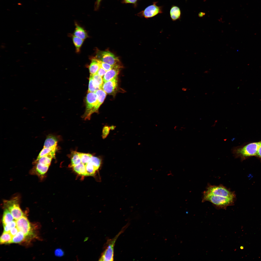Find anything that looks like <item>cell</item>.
<instances>
[{"label": "cell", "instance_id": "cell-1", "mask_svg": "<svg viewBox=\"0 0 261 261\" xmlns=\"http://www.w3.org/2000/svg\"><path fill=\"white\" fill-rule=\"evenodd\" d=\"M261 145V141L251 143L247 144L232 148V151L235 158H240L243 160L249 157L256 156L258 148Z\"/></svg>", "mask_w": 261, "mask_h": 261}, {"label": "cell", "instance_id": "cell-2", "mask_svg": "<svg viewBox=\"0 0 261 261\" xmlns=\"http://www.w3.org/2000/svg\"><path fill=\"white\" fill-rule=\"evenodd\" d=\"M235 199L219 195H211L203 193L202 202L208 201L219 208L225 209L228 206L232 205Z\"/></svg>", "mask_w": 261, "mask_h": 261}, {"label": "cell", "instance_id": "cell-3", "mask_svg": "<svg viewBox=\"0 0 261 261\" xmlns=\"http://www.w3.org/2000/svg\"><path fill=\"white\" fill-rule=\"evenodd\" d=\"M86 109L82 117L85 120H89L91 115L97 112L100 106L95 92H87L85 99Z\"/></svg>", "mask_w": 261, "mask_h": 261}, {"label": "cell", "instance_id": "cell-4", "mask_svg": "<svg viewBox=\"0 0 261 261\" xmlns=\"http://www.w3.org/2000/svg\"><path fill=\"white\" fill-rule=\"evenodd\" d=\"M127 224L113 238L108 239L104 246L105 249L99 259L100 261H112L114 260V246L115 243L119 236L123 233L128 226Z\"/></svg>", "mask_w": 261, "mask_h": 261}, {"label": "cell", "instance_id": "cell-5", "mask_svg": "<svg viewBox=\"0 0 261 261\" xmlns=\"http://www.w3.org/2000/svg\"><path fill=\"white\" fill-rule=\"evenodd\" d=\"M19 197L15 196L9 200H4V205L9 211L14 219L16 220L23 215V213L20 206Z\"/></svg>", "mask_w": 261, "mask_h": 261}, {"label": "cell", "instance_id": "cell-6", "mask_svg": "<svg viewBox=\"0 0 261 261\" xmlns=\"http://www.w3.org/2000/svg\"><path fill=\"white\" fill-rule=\"evenodd\" d=\"M203 193L212 195H220L235 199L236 197L234 192L231 191L221 185L218 186L209 185Z\"/></svg>", "mask_w": 261, "mask_h": 261}, {"label": "cell", "instance_id": "cell-7", "mask_svg": "<svg viewBox=\"0 0 261 261\" xmlns=\"http://www.w3.org/2000/svg\"><path fill=\"white\" fill-rule=\"evenodd\" d=\"M95 58L102 62L111 65L119 64L120 61L118 58L108 51H98Z\"/></svg>", "mask_w": 261, "mask_h": 261}, {"label": "cell", "instance_id": "cell-8", "mask_svg": "<svg viewBox=\"0 0 261 261\" xmlns=\"http://www.w3.org/2000/svg\"><path fill=\"white\" fill-rule=\"evenodd\" d=\"M157 2L153 3V4L146 7L144 10L138 14V15L146 18L153 17L163 13L162 6L156 5Z\"/></svg>", "mask_w": 261, "mask_h": 261}, {"label": "cell", "instance_id": "cell-9", "mask_svg": "<svg viewBox=\"0 0 261 261\" xmlns=\"http://www.w3.org/2000/svg\"><path fill=\"white\" fill-rule=\"evenodd\" d=\"M16 227L19 231L22 232L25 236L32 232L31 225L27 218L23 216L16 221Z\"/></svg>", "mask_w": 261, "mask_h": 261}, {"label": "cell", "instance_id": "cell-10", "mask_svg": "<svg viewBox=\"0 0 261 261\" xmlns=\"http://www.w3.org/2000/svg\"><path fill=\"white\" fill-rule=\"evenodd\" d=\"M35 164V165L30 170V173L31 174L37 175L42 180L44 177L49 166L43 165L38 163Z\"/></svg>", "mask_w": 261, "mask_h": 261}, {"label": "cell", "instance_id": "cell-11", "mask_svg": "<svg viewBox=\"0 0 261 261\" xmlns=\"http://www.w3.org/2000/svg\"><path fill=\"white\" fill-rule=\"evenodd\" d=\"M117 86V77L109 81L104 82L102 89L106 93L112 94L116 90Z\"/></svg>", "mask_w": 261, "mask_h": 261}, {"label": "cell", "instance_id": "cell-12", "mask_svg": "<svg viewBox=\"0 0 261 261\" xmlns=\"http://www.w3.org/2000/svg\"><path fill=\"white\" fill-rule=\"evenodd\" d=\"M121 66L120 64H117L112 68L107 71L104 76L103 80L104 82L111 80L117 77Z\"/></svg>", "mask_w": 261, "mask_h": 261}, {"label": "cell", "instance_id": "cell-13", "mask_svg": "<svg viewBox=\"0 0 261 261\" xmlns=\"http://www.w3.org/2000/svg\"><path fill=\"white\" fill-rule=\"evenodd\" d=\"M101 61L96 58H93L89 66V70L90 74L93 75L97 73L101 67Z\"/></svg>", "mask_w": 261, "mask_h": 261}, {"label": "cell", "instance_id": "cell-14", "mask_svg": "<svg viewBox=\"0 0 261 261\" xmlns=\"http://www.w3.org/2000/svg\"><path fill=\"white\" fill-rule=\"evenodd\" d=\"M75 28L74 32V35L84 40L88 37L87 33L85 30L77 23H75Z\"/></svg>", "mask_w": 261, "mask_h": 261}, {"label": "cell", "instance_id": "cell-15", "mask_svg": "<svg viewBox=\"0 0 261 261\" xmlns=\"http://www.w3.org/2000/svg\"><path fill=\"white\" fill-rule=\"evenodd\" d=\"M170 17L173 21L180 19L181 12L180 8L177 6H172L170 9Z\"/></svg>", "mask_w": 261, "mask_h": 261}, {"label": "cell", "instance_id": "cell-16", "mask_svg": "<svg viewBox=\"0 0 261 261\" xmlns=\"http://www.w3.org/2000/svg\"><path fill=\"white\" fill-rule=\"evenodd\" d=\"M70 155L71 157V166L73 167L81 163L79 152L72 151Z\"/></svg>", "mask_w": 261, "mask_h": 261}, {"label": "cell", "instance_id": "cell-17", "mask_svg": "<svg viewBox=\"0 0 261 261\" xmlns=\"http://www.w3.org/2000/svg\"><path fill=\"white\" fill-rule=\"evenodd\" d=\"M5 207L2 220L3 225L10 223L14 220V219L9 210L7 208Z\"/></svg>", "mask_w": 261, "mask_h": 261}, {"label": "cell", "instance_id": "cell-18", "mask_svg": "<svg viewBox=\"0 0 261 261\" xmlns=\"http://www.w3.org/2000/svg\"><path fill=\"white\" fill-rule=\"evenodd\" d=\"M58 140L53 135H49L44 142V148L50 147L57 145Z\"/></svg>", "mask_w": 261, "mask_h": 261}, {"label": "cell", "instance_id": "cell-19", "mask_svg": "<svg viewBox=\"0 0 261 261\" xmlns=\"http://www.w3.org/2000/svg\"><path fill=\"white\" fill-rule=\"evenodd\" d=\"M54 157L51 154H48L42 157L37 161H35L34 163H39L43 165H50L51 160Z\"/></svg>", "mask_w": 261, "mask_h": 261}, {"label": "cell", "instance_id": "cell-20", "mask_svg": "<svg viewBox=\"0 0 261 261\" xmlns=\"http://www.w3.org/2000/svg\"><path fill=\"white\" fill-rule=\"evenodd\" d=\"M13 236L9 232H4L0 238L1 244L12 243Z\"/></svg>", "mask_w": 261, "mask_h": 261}, {"label": "cell", "instance_id": "cell-21", "mask_svg": "<svg viewBox=\"0 0 261 261\" xmlns=\"http://www.w3.org/2000/svg\"><path fill=\"white\" fill-rule=\"evenodd\" d=\"M73 170L78 174L84 176H87L85 165L81 163L73 167Z\"/></svg>", "mask_w": 261, "mask_h": 261}, {"label": "cell", "instance_id": "cell-22", "mask_svg": "<svg viewBox=\"0 0 261 261\" xmlns=\"http://www.w3.org/2000/svg\"><path fill=\"white\" fill-rule=\"evenodd\" d=\"M57 145H56L50 147H43L35 161L37 160L41 157L48 155L53 150L57 149Z\"/></svg>", "mask_w": 261, "mask_h": 261}, {"label": "cell", "instance_id": "cell-23", "mask_svg": "<svg viewBox=\"0 0 261 261\" xmlns=\"http://www.w3.org/2000/svg\"><path fill=\"white\" fill-rule=\"evenodd\" d=\"M99 89H100L99 87L96 84L94 81L93 75L90 74L89 78L88 92H95Z\"/></svg>", "mask_w": 261, "mask_h": 261}, {"label": "cell", "instance_id": "cell-24", "mask_svg": "<svg viewBox=\"0 0 261 261\" xmlns=\"http://www.w3.org/2000/svg\"><path fill=\"white\" fill-rule=\"evenodd\" d=\"M25 236L22 232L19 231L12 238V243H19L23 241L25 238Z\"/></svg>", "mask_w": 261, "mask_h": 261}, {"label": "cell", "instance_id": "cell-25", "mask_svg": "<svg viewBox=\"0 0 261 261\" xmlns=\"http://www.w3.org/2000/svg\"><path fill=\"white\" fill-rule=\"evenodd\" d=\"M72 39L73 44L75 46L76 52H80V48L83 43L84 40L73 36Z\"/></svg>", "mask_w": 261, "mask_h": 261}, {"label": "cell", "instance_id": "cell-26", "mask_svg": "<svg viewBox=\"0 0 261 261\" xmlns=\"http://www.w3.org/2000/svg\"><path fill=\"white\" fill-rule=\"evenodd\" d=\"M85 165L87 176L93 175L96 171L97 170L90 162Z\"/></svg>", "mask_w": 261, "mask_h": 261}, {"label": "cell", "instance_id": "cell-27", "mask_svg": "<svg viewBox=\"0 0 261 261\" xmlns=\"http://www.w3.org/2000/svg\"><path fill=\"white\" fill-rule=\"evenodd\" d=\"M81 163L85 165L89 162L92 155L89 153H86L79 152Z\"/></svg>", "mask_w": 261, "mask_h": 261}, {"label": "cell", "instance_id": "cell-28", "mask_svg": "<svg viewBox=\"0 0 261 261\" xmlns=\"http://www.w3.org/2000/svg\"><path fill=\"white\" fill-rule=\"evenodd\" d=\"M101 159L97 157L92 156L91 158L90 162L95 168L98 170L101 164Z\"/></svg>", "mask_w": 261, "mask_h": 261}, {"label": "cell", "instance_id": "cell-29", "mask_svg": "<svg viewBox=\"0 0 261 261\" xmlns=\"http://www.w3.org/2000/svg\"><path fill=\"white\" fill-rule=\"evenodd\" d=\"M93 75V77L94 81L96 84L99 86L100 89L102 88L103 83V79L102 77L99 75L97 73Z\"/></svg>", "mask_w": 261, "mask_h": 261}, {"label": "cell", "instance_id": "cell-30", "mask_svg": "<svg viewBox=\"0 0 261 261\" xmlns=\"http://www.w3.org/2000/svg\"><path fill=\"white\" fill-rule=\"evenodd\" d=\"M3 226L4 232H9L12 228L16 226V221L14 220Z\"/></svg>", "mask_w": 261, "mask_h": 261}, {"label": "cell", "instance_id": "cell-31", "mask_svg": "<svg viewBox=\"0 0 261 261\" xmlns=\"http://www.w3.org/2000/svg\"><path fill=\"white\" fill-rule=\"evenodd\" d=\"M110 130V127L106 125L103 127L102 133V137L103 139L105 138L108 135Z\"/></svg>", "mask_w": 261, "mask_h": 261}, {"label": "cell", "instance_id": "cell-32", "mask_svg": "<svg viewBox=\"0 0 261 261\" xmlns=\"http://www.w3.org/2000/svg\"><path fill=\"white\" fill-rule=\"evenodd\" d=\"M115 65H111L101 61V66L107 71L113 68Z\"/></svg>", "mask_w": 261, "mask_h": 261}, {"label": "cell", "instance_id": "cell-33", "mask_svg": "<svg viewBox=\"0 0 261 261\" xmlns=\"http://www.w3.org/2000/svg\"><path fill=\"white\" fill-rule=\"evenodd\" d=\"M106 72V71L101 66L98 70L97 73L102 77L104 75Z\"/></svg>", "mask_w": 261, "mask_h": 261}, {"label": "cell", "instance_id": "cell-34", "mask_svg": "<svg viewBox=\"0 0 261 261\" xmlns=\"http://www.w3.org/2000/svg\"><path fill=\"white\" fill-rule=\"evenodd\" d=\"M19 231L17 227L16 226L12 228L9 232L10 234L13 236L15 235Z\"/></svg>", "mask_w": 261, "mask_h": 261}, {"label": "cell", "instance_id": "cell-35", "mask_svg": "<svg viewBox=\"0 0 261 261\" xmlns=\"http://www.w3.org/2000/svg\"><path fill=\"white\" fill-rule=\"evenodd\" d=\"M55 254L57 256H61L63 255L64 253L62 250L60 249H57L55 251Z\"/></svg>", "mask_w": 261, "mask_h": 261}, {"label": "cell", "instance_id": "cell-36", "mask_svg": "<svg viewBox=\"0 0 261 261\" xmlns=\"http://www.w3.org/2000/svg\"><path fill=\"white\" fill-rule=\"evenodd\" d=\"M102 0H96L95 4V10H97L98 9L100 5V2Z\"/></svg>", "mask_w": 261, "mask_h": 261}, {"label": "cell", "instance_id": "cell-37", "mask_svg": "<svg viewBox=\"0 0 261 261\" xmlns=\"http://www.w3.org/2000/svg\"><path fill=\"white\" fill-rule=\"evenodd\" d=\"M256 157L259 158L261 161V145L258 148Z\"/></svg>", "mask_w": 261, "mask_h": 261}, {"label": "cell", "instance_id": "cell-38", "mask_svg": "<svg viewBox=\"0 0 261 261\" xmlns=\"http://www.w3.org/2000/svg\"><path fill=\"white\" fill-rule=\"evenodd\" d=\"M110 130H113L115 128V126H112L110 127Z\"/></svg>", "mask_w": 261, "mask_h": 261}, {"label": "cell", "instance_id": "cell-39", "mask_svg": "<svg viewBox=\"0 0 261 261\" xmlns=\"http://www.w3.org/2000/svg\"><path fill=\"white\" fill-rule=\"evenodd\" d=\"M182 89L184 91H186L187 90V89L186 88H182Z\"/></svg>", "mask_w": 261, "mask_h": 261}]
</instances>
